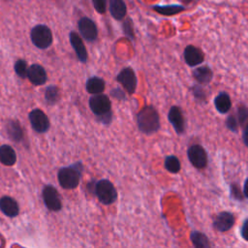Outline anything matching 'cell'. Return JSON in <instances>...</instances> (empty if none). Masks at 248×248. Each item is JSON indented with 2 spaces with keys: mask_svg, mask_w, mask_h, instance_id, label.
Masks as SVG:
<instances>
[{
  "mask_svg": "<svg viewBox=\"0 0 248 248\" xmlns=\"http://www.w3.org/2000/svg\"><path fill=\"white\" fill-rule=\"evenodd\" d=\"M191 90H192V94L196 100L206 102V93L201 85H193Z\"/></svg>",
  "mask_w": 248,
  "mask_h": 248,
  "instance_id": "obj_29",
  "label": "cell"
},
{
  "mask_svg": "<svg viewBox=\"0 0 248 248\" xmlns=\"http://www.w3.org/2000/svg\"><path fill=\"white\" fill-rule=\"evenodd\" d=\"M152 9L157 12L160 15L163 16H173L176 14H179L185 10V7L174 4V5H155L152 7Z\"/></svg>",
  "mask_w": 248,
  "mask_h": 248,
  "instance_id": "obj_22",
  "label": "cell"
},
{
  "mask_svg": "<svg viewBox=\"0 0 248 248\" xmlns=\"http://www.w3.org/2000/svg\"><path fill=\"white\" fill-rule=\"evenodd\" d=\"M105 80L100 77H90L85 82V89L91 95L103 93L105 91Z\"/></svg>",
  "mask_w": 248,
  "mask_h": 248,
  "instance_id": "obj_19",
  "label": "cell"
},
{
  "mask_svg": "<svg viewBox=\"0 0 248 248\" xmlns=\"http://www.w3.org/2000/svg\"><path fill=\"white\" fill-rule=\"evenodd\" d=\"M137 124L139 130L144 135H152L160 129V117L157 109L153 106L143 107L137 114Z\"/></svg>",
  "mask_w": 248,
  "mask_h": 248,
  "instance_id": "obj_1",
  "label": "cell"
},
{
  "mask_svg": "<svg viewBox=\"0 0 248 248\" xmlns=\"http://www.w3.org/2000/svg\"><path fill=\"white\" fill-rule=\"evenodd\" d=\"M89 108L103 124H109L112 118L111 102L109 98L103 94H95L89 98Z\"/></svg>",
  "mask_w": 248,
  "mask_h": 248,
  "instance_id": "obj_2",
  "label": "cell"
},
{
  "mask_svg": "<svg viewBox=\"0 0 248 248\" xmlns=\"http://www.w3.org/2000/svg\"><path fill=\"white\" fill-rule=\"evenodd\" d=\"M190 240L196 248H208L211 246L208 237L201 232L193 231L190 233Z\"/></svg>",
  "mask_w": 248,
  "mask_h": 248,
  "instance_id": "obj_23",
  "label": "cell"
},
{
  "mask_svg": "<svg viewBox=\"0 0 248 248\" xmlns=\"http://www.w3.org/2000/svg\"><path fill=\"white\" fill-rule=\"evenodd\" d=\"M187 156L190 163L199 170L204 169L207 166V153L201 144L191 145L187 150Z\"/></svg>",
  "mask_w": 248,
  "mask_h": 248,
  "instance_id": "obj_7",
  "label": "cell"
},
{
  "mask_svg": "<svg viewBox=\"0 0 248 248\" xmlns=\"http://www.w3.org/2000/svg\"><path fill=\"white\" fill-rule=\"evenodd\" d=\"M0 209L9 217H16L19 213V207L16 200L8 196H4L0 199Z\"/></svg>",
  "mask_w": 248,
  "mask_h": 248,
  "instance_id": "obj_16",
  "label": "cell"
},
{
  "mask_svg": "<svg viewBox=\"0 0 248 248\" xmlns=\"http://www.w3.org/2000/svg\"><path fill=\"white\" fill-rule=\"evenodd\" d=\"M45 99L48 105L56 104L60 99L59 89L56 85H49L45 90Z\"/></svg>",
  "mask_w": 248,
  "mask_h": 248,
  "instance_id": "obj_26",
  "label": "cell"
},
{
  "mask_svg": "<svg viewBox=\"0 0 248 248\" xmlns=\"http://www.w3.org/2000/svg\"><path fill=\"white\" fill-rule=\"evenodd\" d=\"M183 58L188 66L195 67L202 64L204 61V53L201 48L189 45L184 48Z\"/></svg>",
  "mask_w": 248,
  "mask_h": 248,
  "instance_id": "obj_13",
  "label": "cell"
},
{
  "mask_svg": "<svg viewBox=\"0 0 248 248\" xmlns=\"http://www.w3.org/2000/svg\"><path fill=\"white\" fill-rule=\"evenodd\" d=\"M30 38L35 46L46 49L52 44V33L49 27L45 24H38L31 29Z\"/></svg>",
  "mask_w": 248,
  "mask_h": 248,
  "instance_id": "obj_5",
  "label": "cell"
},
{
  "mask_svg": "<svg viewBox=\"0 0 248 248\" xmlns=\"http://www.w3.org/2000/svg\"><path fill=\"white\" fill-rule=\"evenodd\" d=\"M82 170L83 166L80 162H77L71 166L61 168L57 173L59 185L66 190L76 189L79 184Z\"/></svg>",
  "mask_w": 248,
  "mask_h": 248,
  "instance_id": "obj_3",
  "label": "cell"
},
{
  "mask_svg": "<svg viewBox=\"0 0 248 248\" xmlns=\"http://www.w3.org/2000/svg\"><path fill=\"white\" fill-rule=\"evenodd\" d=\"M226 126H227V128H228L230 131L236 133V132L238 131V126H239L238 121H237V119H236V116L233 115V114L229 115V116L227 117V119H226Z\"/></svg>",
  "mask_w": 248,
  "mask_h": 248,
  "instance_id": "obj_32",
  "label": "cell"
},
{
  "mask_svg": "<svg viewBox=\"0 0 248 248\" xmlns=\"http://www.w3.org/2000/svg\"><path fill=\"white\" fill-rule=\"evenodd\" d=\"M247 126H244V130H243V141L245 143V145H247Z\"/></svg>",
  "mask_w": 248,
  "mask_h": 248,
  "instance_id": "obj_36",
  "label": "cell"
},
{
  "mask_svg": "<svg viewBox=\"0 0 248 248\" xmlns=\"http://www.w3.org/2000/svg\"><path fill=\"white\" fill-rule=\"evenodd\" d=\"M16 161L15 150L8 144L0 146V163L5 166H13Z\"/></svg>",
  "mask_w": 248,
  "mask_h": 248,
  "instance_id": "obj_21",
  "label": "cell"
},
{
  "mask_svg": "<svg viewBox=\"0 0 248 248\" xmlns=\"http://www.w3.org/2000/svg\"><path fill=\"white\" fill-rule=\"evenodd\" d=\"M110 95L115 98V99H118V100H124L125 99V93L122 89L116 87V88H113L111 91H110Z\"/></svg>",
  "mask_w": 248,
  "mask_h": 248,
  "instance_id": "obj_34",
  "label": "cell"
},
{
  "mask_svg": "<svg viewBox=\"0 0 248 248\" xmlns=\"http://www.w3.org/2000/svg\"><path fill=\"white\" fill-rule=\"evenodd\" d=\"M78 29L80 36L87 42H94L98 37L96 23L89 17L83 16L78 21Z\"/></svg>",
  "mask_w": 248,
  "mask_h": 248,
  "instance_id": "obj_10",
  "label": "cell"
},
{
  "mask_svg": "<svg viewBox=\"0 0 248 248\" xmlns=\"http://www.w3.org/2000/svg\"><path fill=\"white\" fill-rule=\"evenodd\" d=\"M108 10L116 20H122L126 16L127 7L124 0H108Z\"/></svg>",
  "mask_w": 248,
  "mask_h": 248,
  "instance_id": "obj_17",
  "label": "cell"
},
{
  "mask_svg": "<svg viewBox=\"0 0 248 248\" xmlns=\"http://www.w3.org/2000/svg\"><path fill=\"white\" fill-rule=\"evenodd\" d=\"M246 228H247V219L244 220V222H243V224H242V227H241V231H240L241 236H242L243 239H245V240H247V237H246V235H245V233H246Z\"/></svg>",
  "mask_w": 248,
  "mask_h": 248,
  "instance_id": "obj_35",
  "label": "cell"
},
{
  "mask_svg": "<svg viewBox=\"0 0 248 248\" xmlns=\"http://www.w3.org/2000/svg\"><path fill=\"white\" fill-rule=\"evenodd\" d=\"M230 193L232 199L236 200V201H242L243 199H246L244 194L241 193L240 191V187L236 184V183H232L230 186Z\"/></svg>",
  "mask_w": 248,
  "mask_h": 248,
  "instance_id": "obj_31",
  "label": "cell"
},
{
  "mask_svg": "<svg viewBox=\"0 0 248 248\" xmlns=\"http://www.w3.org/2000/svg\"><path fill=\"white\" fill-rule=\"evenodd\" d=\"M93 195L98 198L99 202L106 205L113 203L117 199V191L108 179H100L95 181Z\"/></svg>",
  "mask_w": 248,
  "mask_h": 248,
  "instance_id": "obj_4",
  "label": "cell"
},
{
  "mask_svg": "<svg viewBox=\"0 0 248 248\" xmlns=\"http://www.w3.org/2000/svg\"><path fill=\"white\" fill-rule=\"evenodd\" d=\"M168 120L177 135H181L185 132V118L181 108L178 106L170 107L168 112Z\"/></svg>",
  "mask_w": 248,
  "mask_h": 248,
  "instance_id": "obj_12",
  "label": "cell"
},
{
  "mask_svg": "<svg viewBox=\"0 0 248 248\" xmlns=\"http://www.w3.org/2000/svg\"><path fill=\"white\" fill-rule=\"evenodd\" d=\"M236 119L238 121V124L241 125H246L247 118H248V109L244 105H241L237 108L236 111Z\"/></svg>",
  "mask_w": 248,
  "mask_h": 248,
  "instance_id": "obj_28",
  "label": "cell"
},
{
  "mask_svg": "<svg viewBox=\"0 0 248 248\" xmlns=\"http://www.w3.org/2000/svg\"><path fill=\"white\" fill-rule=\"evenodd\" d=\"M213 103L216 110L222 114L227 113L232 108V100L227 92H220L214 98Z\"/></svg>",
  "mask_w": 248,
  "mask_h": 248,
  "instance_id": "obj_18",
  "label": "cell"
},
{
  "mask_svg": "<svg viewBox=\"0 0 248 248\" xmlns=\"http://www.w3.org/2000/svg\"><path fill=\"white\" fill-rule=\"evenodd\" d=\"M235 223L234 214L229 211H222L218 213L213 220V228L220 232H225L230 231Z\"/></svg>",
  "mask_w": 248,
  "mask_h": 248,
  "instance_id": "obj_11",
  "label": "cell"
},
{
  "mask_svg": "<svg viewBox=\"0 0 248 248\" xmlns=\"http://www.w3.org/2000/svg\"><path fill=\"white\" fill-rule=\"evenodd\" d=\"M43 200L45 205L50 211H59L62 208L61 197L55 187L52 185H46L43 189Z\"/></svg>",
  "mask_w": 248,
  "mask_h": 248,
  "instance_id": "obj_8",
  "label": "cell"
},
{
  "mask_svg": "<svg viewBox=\"0 0 248 248\" xmlns=\"http://www.w3.org/2000/svg\"><path fill=\"white\" fill-rule=\"evenodd\" d=\"M28 117H29L31 127L33 128L34 131L40 134H43L48 131L50 127V122L48 117L43 110L39 108H35L29 112Z\"/></svg>",
  "mask_w": 248,
  "mask_h": 248,
  "instance_id": "obj_9",
  "label": "cell"
},
{
  "mask_svg": "<svg viewBox=\"0 0 248 248\" xmlns=\"http://www.w3.org/2000/svg\"><path fill=\"white\" fill-rule=\"evenodd\" d=\"M165 169L170 173H178L181 169V164L179 159L174 155H169L165 158Z\"/></svg>",
  "mask_w": 248,
  "mask_h": 248,
  "instance_id": "obj_25",
  "label": "cell"
},
{
  "mask_svg": "<svg viewBox=\"0 0 248 248\" xmlns=\"http://www.w3.org/2000/svg\"><path fill=\"white\" fill-rule=\"evenodd\" d=\"M116 81L121 84V86L126 90L130 95H133L136 92L138 86V78L135 71L131 67L123 68L115 78Z\"/></svg>",
  "mask_w": 248,
  "mask_h": 248,
  "instance_id": "obj_6",
  "label": "cell"
},
{
  "mask_svg": "<svg viewBox=\"0 0 248 248\" xmlns=\"http://www.w3.org/2000/svg\"><path fill=\"white\" fill-rule=\"evenodd\" d=\"M123 32L128 37L131 41H134L135 39V34H134V29H133V22L131 18L127 17L125 21L123 22Z\"/></svg>",
  "mask_w": 248,
  "mask_h": 248,
  "instance_id": "obj_30",
  "label": "cell"
},
{
  "mask_svg": "<svg viewBox=\"0 0 248 248\" xmlns=\"http://www.w3.org/2000/svg\"><path fill=\"white\" fill-rule=\"evenodd\" d=\"M193 77L200 84H207L213 78V72L208 66H201L193 71Z\"/></svg>",
  "mask_w": 248,
  "mask_h": 248,
  "instance_id": "obj_20",
  "label": "cell"
},
{
  "mask_svg": "<svg viewBox=\"0 0 248 248\" xmlns=\"http://www.w3.org/2000/svg\"><path fill=\"white\" fill-rule=\"evenodd\" d=\"M7 133L15 141H20L23 138V131L18 122L11 120L7 125Z\"/></svg>",
  "mask_w": 248,
  "mask_h": 248,
  "instance_id": "obj_24",
  "label": "cell"
},
{
  "mask_svg": "<svg viewBox=\"0 0 248 248\" xmlns=\"http://www.w3.org/2000/svg\"><path fill=\"white\" fill-rule=\"evenodd\" d=\"M69 40H70V44H71L73 49L76 52L77 58L81 63H86L88 54H87V50H86V47L83 44L81 37L77 32L71 31L69 34Z\"/></svg>",
  "mask_w": 248,
  "mask_h": 248,
  "instance_id": "obj_14",
  "label": "cell"
},
{
  "mask_svg": "<svg viewBox=\"0 0 248 248\" xmlns=\"http://www.w3.org/2000/svg\"><path fill=\"white\" fill-rule=\"evenodd\" d=\"M27 70H28V66H27V62L23 59H18L16 64H15V72L16 74L21 78H25L27 77Z\"/></svg>",
  "mask_w": 248,
  "mask_h": 248,
  "instance_id": "obj_27",
  "label": "cell"
},
{
  "mask_svg": "<svg viewBox=\"0 0 248 248\" xmlns=\"http://www.w3.org/2000/svg\"><path fill=\"white\" fill-rule=\"evenodd\" d=\"M26 78H28L30 82L34 85H43L47 79L45 68L39 64H32L28 67Z\"/></svg>",
  "mask_w": 248,
  "mask_h": 248,
  "instance_id": "obj_15",
  "label": "cell"
},
{
  "mask_svg": "<svg viewBox=\"0 0 248 248\" xmlns=\"http://www.w3.org/2000/svg\"><path fill=\"white\" fill-rule=\"evenodd\" d=\"M107 1L108 0H92L94 9L99 14H105L107 11Z\"/></svg>",
  "mask_w": 248,
  "mask_h": 248,
  "instance_id": "obj_33",
  "label": "cell"
}]
</instances>
